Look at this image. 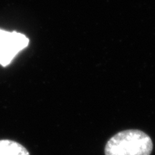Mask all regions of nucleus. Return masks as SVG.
<instances>
[{
	"label": "nucleus",
	"instance_id": "f257e3e1",
	"mask_svg": "<svg viewBox=\"0 0 155 155\" xmlns=\"http://www.w3.org/2000/svg\"><path fill=\"white\" fill-rule=\"evenodd\" d=\"M153 143L150 136L137 129L120 131L106 143L105 155H150Z\"/></svg>",
	"mask_w": 155,
	"mask_h": 155
},
{
	"label": "nucleus",
	"instance_id": "f03ea898",
	"mask_svg": "<svg viewBox=\"0 0 155 155\" xmlns=\"http://www.w3.org/2000/svg\"><path fill=\"white\" fill-rule=\"evenodd\" d=\"M0 155H30V153L17 141L2 139L0 140Z\"/></svg>",
	"mask_w": 155,
	"mask_h": 155
},
{
	"label": "nucleus",
	"instance_id": "7ed1b4c3",
	"mask_svg": "<svg viewBox=\"0 0 155 155\" xmlns=\"http://www.w3.org/2000/svg\"><path fill=\"white\" fill-rule=\"evenodd\" d=\"M29 44V39L24 35L17 32H12L10 36V47L18 53L25 49Z\"/></svg>",
	"mask_w": 155,
	"mask_h": 155
},
{
	"label": "nucleus",
	"instance_id": "20e7f679",
	"mask_svg": "<svg viewBox=\"0 0 155 155\" xmlns=\"http://www.w3.org/2000/svg\"><path fill=\"white\" fill-rule=\"evenodd\" d=\"M17 53L9 48H4L0 49V64L2 66H7L12 61Z\"/></svg>",
	"mask_w": 155,
	"mask_h": 155
},
{
	"label": "nucleus",
	"instance_id": "39448f33",
	"mask_svg": "<svg viewBox=\"0 0 155 155\" xmlns=\"http://www.w3.org/2000/svg\"><path fill=\"white\" fill-rule=\"evenodd\" d=\"M10 35L11 32L0 30V49L4 48H7L12 50L11 48L10 45H9V42H10ZM13 51H14V50H13ZM15 53H16V52H15Z\"/></svg>",
	"mask_w": 155,
	"mask_h": 155
}]
</instances>
